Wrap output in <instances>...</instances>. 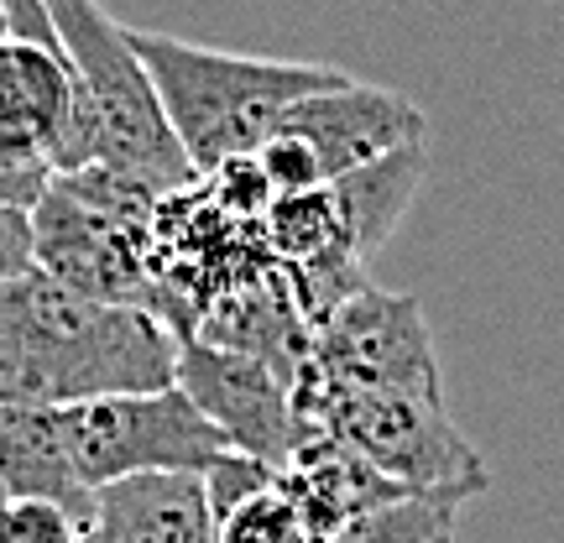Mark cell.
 <instances>
[{"mask_svg":"<svg viewBox=\"0 0 564 543\" xmlns=\"http://www.w3.org/2000/svg\"><path fill=\"white\" fill-rule=\"evenodd\" d=\"M183 340L147 308L84 298L26 272L0 287V403L68 408L178 387Z\"/></svg>","mask_w":564,"mask_h":543,"instance_id":"6da1fadb","label":"cell"},{"mask_svg":"<svg viewBox=\"0 0 564 543\" xmlns=\"http://www.w3.org/2000/svg\"><path fill=\"white\" fill-rule=\"evenodd\" d=\"M131 42L199 178L230 158H251L293 105L345 79L340 68H324V63L220 53L183 37H162V32H131Z\"/></svg>","mask_w":564,"mask_h":543,"instance_id":"7a4b0ae2","label":"cell"},{"mask_svg":"<svg viewBox=\"0 0 564 543\" xmlns=\"http://www.w3.org/2000/svg\"><path fill=\"white\" fill-rule=\"evenodd\" d=\"M293 403L314 434L340 439L356 449L371 470L398 481L413 497L465 507L491 486L481 449L449 423L444 403H423L403 392H377V387L329 382L314 366L293 382Z\"/></svg>","mask_w":564,"mask_h":543,"instance_id":"3957f363","label":"cell"},{"mask_svg":"<svg viewBox=\"0 0 564 543\" xmlns=\"http://www.w3.org/2000/svg\"><path fill=\"white\" fill-rule=\"evenodd\" d=\"M47 17L74 63V79L95 105L100 162L137 173L158 194H178L188 183H199L188 152L167 126V110H162L158 84L131 42V26H121L100 0H47Z\"/></svg>","mask_w":564,"mask_h":543,"instance_id":"277c9868","label":"cell"},{"mask_svg":"<svg viewBox=\"0 0 564 543\" xmlns=\"http://www.w3.org/2000/svg\"><path fill=\"white\" fill-rule=\"evenodd\" d=\"M58 428L84 491H100V486L126 481V476H152V470L204 476L225 455H236L230 439L183 398L178 387L68 403L58 408Z\"/></svg>","mask_w":564,"mask_h":543,"instance_id":"5b68a950","label":"cell"},{"mask_svg":"<svg viewBox=\"0 0 564 543\" xmlns=\"http://www.w3.org/2000/svg\"><path fill=\"white\" fill-rule=\"evenodd\" d=\"M32 236H37L42 278L63 282L84 298L147 308L162 319V282L152 272V225L105 215L53 178V188L32 209Z\"/></svg>","mask_w":564,"mask_h":543,"instance_id":"8992f818","label":"cell"},{"mask_svg":"<svg viewBox=\"0 0 564 543\" xmlns=\"http://www.w3.org/2000/svg\"><path fill=\"white\" fill-rule=\"evenodd\" d=\"M314 371L329 377V382L444 403L440 356H434V340H429L423 303L413 293L361 287L314 335Z\"/></svg>","mask_w":564,"mask_h":543,"instance_id":"52a82bcc","label":"cell"},{"mask_svg":"<svg viewBox=\"0 0 564 543\" xmlns=\"http://www.w3.org/2000/svg\"><path fill=\"white\" fill-rule=\"evenodd\" d=\"M178 392L220 428L236 455H251L272 470L293 460L303 439H314V428L303 423L299 403H293V382L272 366L220 350V345L183 340Z\"/></svg>","mask_w":564,"mask_h":543,"instance_id":"ba28073f","label":"cell"},{"mask_svg":"<svg viewBox=\"0 0 564 543\" xmlns=\"http://www.w3.org/2000/svg\"><path fill=\"white\" fill-rule=\"evenodd\" d=\"M278 131H293L308 141L324 162V178L335 183L366 162L398 152V146L423 141V110L382 84H361L345 74L335 89H319V95L293 105L278 121Z\"/></svg>","mask_w":564,"mask_h":543,"instance_id":"9c48e42d","label":"cell"},{"mask_svg":"<svg viewBox=\"0 0 564 543\" xmlns=\"http://www.w3.org/2000/svg\"><path fill=\"white\" fill-rule=\"evenodd\" d=\"M74 116H79V79L68 53L6 32L0 37V158L53 167Z\"/></svg>","mask_w":564,"mask_h":543,"instance_id":"30bf717a","label":"cell"},{"mask_svg":"<svg viewBox=\"0 0 564 543\" xmlns=\"http://www.w3.org/2000/svg\"><path fill=\"white\" fill-rule=\"evenodd\" d=\"M278 486L293 497V507H299L303 528H308V543L335 539L340 528H350L356 518H366V512L398 502V497H413V491H403L398 481H387L382 470H371L356 449H345V444L329 439V434L303 439L299 449H293V460L278 470Z\"/></svg>","mask_w":564,"mask_h":543,"instance_id":"8fae6325","label":"cell"},{"mask_svg":"<svg viewBox=\"0 0 564 543\" xmlns=\"http://www.w3.org/2000/svg\"><path fill=\"white\" fill-rule=\"evenodd\" d=\"M95 528L110 543H215V507L194 470L126 476L95 491Z\"/></svg>","mask_w":564,"mask_h":543,"instance_id":"7c38bea8","label":"cell"},{"mask_svg":"<svg viewBox=\"0 0 564 543\" xmlns=\"http://www.w3.org/2000/svg\"><path fill=\"white\" fill-rule=\"evenodd\" d=\"M0 486L6 497H47L95 523V491L68 465L58 408H6L0 403Z\"/></svg>","mask_w":564,"mask_h":543,"instance_id":"4fadbf2b","label":"cell"},{"mask_svg":"<svg viewBox=\"0 0 564 543\" xmlns=\"http://www.w3.org/2000/svg\"><path fill=\"white\" fill-rule=\"evenodd\" d=\"M423 167H429V152H423V141H413V146H398V152H387V158L366 162V167L329 183L345 241H350V251L361 262H371L392 241V230L403 225L408 204H413L423 183Z\"/></svg>","mask_w":564,"mask_h":543,"instance_id":"5bb4252c","label":"cell"},{"mask_svg":"<svg viewBox=\"0 0 564 543\" xmlns=\"http://www.w3.org/2000/svg\"><path fill=\"white\" fill-rule=\"evenodd\" d=\"M262 236H267V251H272L278 267H303V262H319V257L350 251L340 209H335V194H329V188L278 194L272 209L262 215ZM350 257H356V251H350Z\"/></svg>","mask_w":564,"mask_h":543,"instance_id":"9a60e30c","label":"cell"},{"mask_svg":"<svg viewBox=\"0 0 564 543\" xmlns=\"http://www.w3.org/2000/svg\"><path fill=\"white\" fill-rule=\"evenodd\" d=\"M455 512L460 507L434 502V497H398L319 543H440L455 533Z\"/></svg>","mask_w":564,"mask_h":543,"instance_id":"2e32d148","label":"cell"},{"mask_svg":"<svg viewBox=\"0 0 564 543\" xmlns=\"http://www.w3.org/2000/svg\"><path fill=\"white\" fill-rule=\"evenodd\" d=\"M215 543H308V528H303L293 497L272 481L267 491L225 512L215 528Z\"/></svg>","mask_w":564,"mask_h":543,"instance_id":"e0dca14e","label":"cell"},{"mask_svg":"<svg viewBox=\"0 0 564 543\" xmlns=\"http://www.w3.org/2000/svg\"><path fill=\"white\" fill-rule=\"evenodd\" d=\"M89 518L47 497H11L0 507V543H84Z\"/></svg>","mask_w":564,"mask_h":543,"instance_id":"ac0fdd59","label":"cell"},{"mask_svg":"<svg viewBox=\"0 0 564 543\" xmlns=\"http://www.w3.org/2000/svg\"><path fill=\"white\" fill-rule=\"evenodd\" d=\"M37 272V236H32V209L0 204V287Z\"/></svg>","mask_w":564,"mask_h":543,"instance_id":"d6986e66","label":"cell"},{"mask_svg":"<svg viewBox=\"0 0 564 543\" xmlns=\"http://www.w3.org/2000/svg\"><path fill=\"white\" fill-rule=\"evenodd\" d=\"M84 543H110V539H105V533H100V528H95V523H89V528H84Z\"/></svg>","mask_w":564,"mask_h":543,"instance_id":"ffe728a7","label":"cell"},{"mask_svg":"<svg viewBox=\"0 0 564 543\" xmlns=\"http://www.w3.org/2000/svg\"><path fill=\"white\" fill-rule=\"evenodd\" d=\"M0 37H6V6H0Z\"/></svg>","mask_w":564,"mask_h":543,"instance_id":"44dd1931","label":"cell"},{"mask_svg":"<svg viewBox=\"0 0 564 543\" xmlns=\"http://www.w3.org/2000/svg\"><path fill=\"white\" fill-rule=\"evenodd\" d=\"M440 543H455V533H449V539H440Z\"/></svg>","mask_w":564,"mask_h":543,"instance_id":"7402d4cb","label":"cell"}]
</instances>
